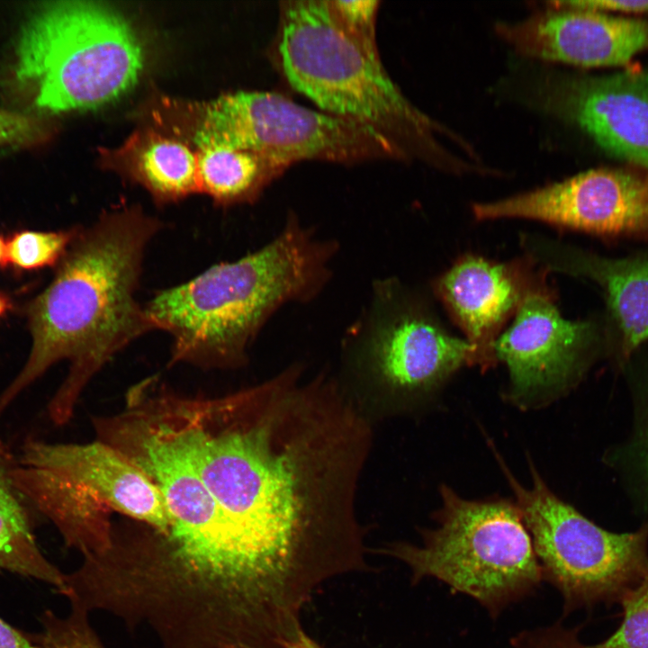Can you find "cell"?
Wrapping results in <instances>:
<instances>
[{
	"label": "cell",
	"mask_w": 648,
	"mask_h": 648,
	"mask_svg": "<svg viewBox=\"0 0 648 648\" xmlns=\"http://www.w3.org/2000/svg\"><path fill=\"white\" fill-rule=\"evenodd\" d=\"M337 248L292 216L261 248L158 292L145 309L155 329L172 338L169 364L243 366L277 310L309 302L324 288Z\"/></svg>",
	"instance_id": "cell-2"
},
{
	"label": "cell",
	"mask_w": 648,
	"mask_h": 648,
	"mask_svg": "<svg viewBox=\"0 0 648 648\" xmlns=\"http://www.w3.org/2000/svg\"><path fill=\"white\" fill-rule=\"evenodd\" d=\"M11 308V302L8 297L0 292V318L3 317Z\"/></svg>",
	"instance_id": "cell-30"
},
{
	"label": "cell",
	"mask_w": 648,
	"mask_h": 648,
	"mask_svg": "<svg viewBox=\"0 0 648 648\" xmlns=\"http://www.w3.org/2000/svg\"><path fill=\"white\" fill-rule=\"evenodd\" d=\"M6 266V240L0 234V266Z\"/></svg>",
	"instance_id": "cell-31"
},
{
	"label": "cell",
	"mask_w": 648,
	"mask_h": 648,
	"mask_svg": "<svg viewBox=\"0 0 648 648\" xmlns=\"http://www.w3.org/2000/svg\"><path fill=\"white\" fill-rule=\"evenodd\" d=\"M14 482L35 514L48 519L66 547L82 556L111 542L112 515L164 533L170 516L150 480L106 443H54L26 439L13 471Z\"/></svg>",
	"instance_id": "cell-6"
},
{
	"label": "cell",
	"mask_w": 648,
	"mask_h": 648,
	"mask_svg": "<svg viewBox=\"0 0 648 648\" xmlns=\"http://www.w3.org/2000/svg\"><path fill=\"white\" fill-rule=\"evenodd\" d=\"M14 77L39 110L64 112L109 104L135 86L142 45L129 22L99 3L50 2L24 22Z\"/></svg>",
	"instance_id": "cell-5"
},
{
	"label": "cell",
	"mask_w": 648,
	"mask_h": 648,
	"mask_svg": "<svg viewBox=\"0 0 648 648\" xmlns=\"http://www.w3.org/2000/svg\"><path fill=\"white\" fill-rule=\"evenodd\" d=\"M627 374L630 429L605 451L603 461L617 477L642 522H648V366L631 368Z\"/></svg>",
	"instance_id": "cell-20"
},
{
	"label": "cell",
	"mask_w": 648,
	"mask_h": 648,
	"mask_svg": "<svg viewBox=\"0 0 648 648\" xmlns=\"http://www.w3.org/2000/svg\"><path fill=\"white\" fill-rule=\"evenodd\" d=\"M162 222L141 208L122 206L76 227L50 283L25 309L28 356L0 393V418L55 364L68 374L47 405L50 419L65 425L103 367L131 342L154 331L137 301L147 248Z\"/></svg>",
	"instance_id": "cell-1"
},
{
	"label": "cell",
	"mask_w": 648,
	"mask_h": 648,
	"mask_svg": "<svg viewBox=\"0 0 648 648\" xmlns=\"http://www.w3.org/2000/svg\"><path fill=\"white\" fill-rule=\"evenodd\" d=\"M364 324L355 366L384 400L400 403L427 396L472 365L471 345L446 328L428 297L396 279L375 288Z\"/></svg>",
	"instance_id": "cell-10"
},
{
	"label": "cell",
	"mask_w": 648,
	"mask_h": 648,
	"mask_svg": "<svg viewBox=\"0 0 648 648\" xmlns=\"http://www.w3.org/2000/svg\"><path fill=\"white\" fill-rule=\"evenodd\" d=\"M553 4H556V7L586 9L598 12L642 13L648 11V1H572Z\"/></svg>",
	"instance_id": "cell-27"
},
{
	"label": "cell",
	"mask_w": 648,
	"mask_h": 648,
	"mask_svg": "<svg viewBox=\"0 0 648 648\" xmlns=\"http://www.w3.org/2000/svg\"><path fill=\"white\" fill-rule=\"evenodd\" d=\"M14 464L15 454L0 434V571L42 581L60 594L66 587V573L44 555L37 543L36 514L14 482Z\"/></svg>",
	"instance_id": "cell-18"
},
{
	"label": "cell",
	"mask_w": 648,
	"mask_h": 648,
	"mask_svg": "<svg viewBox=\"0 0 648 648\" xmlns=\"http://www.w3.org/2000/svg\"><path fill=\"white\" fill-rule=\"evenodd\" d=\"M0 648H38L32 634L23 633L0 617Z\"/></svg>",
	"instance_id": "cell-28"
},
{
	"label": "cell",
	"mask_w": 648,
	"mask_h": 648,
	"mask_svg": "<svg viewBox=\"0 0 648 648\" xmlns=\"http://www.w3.org/2000/svg\"><path fill=\"white\" fill-rule=\"evenodd\" d=\"M102 158L107 167L147 189L158 203L199 192L196 152L153 128L137 130L121 147L103 151Z\"/></svg>",
	"instance_id": "cell-17"
},
{
	"label": "cell",
	"mask_w": 648,
	"mask_h": 648,
	"mask_svg": "<svg viewBox=\"0 0 648 648\" xmlns=\"http://www.w3.org/2000/svg\"><path fill=\"white\" fill-rule=\"evenodd\" d=\"M248 648V647H235ZM274 648H323L312 639L303 628L300 629L293 636L282 642Z\"/></svg>",
	"instance_id": "cell-29"
},
{
	"label": "cell",
	"mask_w": 648,
	"mask_h": 648,
	"mask_svg": "<svg viewBox=\"0 0 648 648\" xmlns=\"http://www.w3.org/2000/svg\"><path fill=\"white\" fill-rule=\"evenodd\" d=\"M619 603L622 620L618 627L593 648H648V570Z\"/></svg>",
	"instance_id": "cell-23"
},
{
	"label": "cell",
	"mask_w": 648,
	"mask_h": 648,
	"mask_svg": "<svg viewBox=\"0 0 648 648\" xmlns=\"http://www.w3.org/2000/svg\"><path fill=\"white\" fill-rule=\"evenodd\" d=\"M196 148L249 150L286 167L304 159L354 163L403 158L375 130L294 103L274 92L236 91L188 106Z\"/></svg>",
	"instance_id": "cell-9"
},
{
	"label": "cell",
	"mask_w": 648,
	"mask_h": 648,
	"mask_svg": "<svg viewBox=\"0 0 648 648\" xmlns=\"http://www.w3.org/2000/svg\"><path fill=\"white\" fill-rule=\"evenodd\" d=\"M478 221L523 219L596 235L648 232V178L591 169L565 180L471 205Z\"/></svg>",
	"instance_id": "cell-12"
},
{
	"label": "cell",
	"mask_w": 648,
	"mask_h": 648,
	"mask_svg": "<svg viewBox=\"0 0 648 648\" xmlns=\"http://www.w3.org/2000/svg\"><path fill=\"white\" fill-rule=\"evenodd\" d=\"M494 348L508 372L509 396L526 405L580 381L599 353V328L591 320L565 319L549 286L523 301Z\"/></svg>",
	"instance_id": "cell-11"
},
{
	"label": "cell",
	"mask_w": 648,
	"mask_h": 648,
	"mask_svg": "<svg viewBox=\"0 0 648 648\" xmlns=\"http://www.w3.org/2000/svg\"><path fill=\"white\" fill-rule=\"evenodd\" d=\"M437 526L419 545L397 542L382 551L409 566L414 581L432 577L476 599L492 615L543 580L531 536L516 503L470 500L440 490Z\"/></svg>",
	"instance_id": "cell-7"
},
{
	"label": "cell",
	"mask_w": 648,
	"mask_h": 648,
	"mask_svg": "<svg viewBox=\"0 0 648 648\" xmlns=\"http://www.w3.org/2000/svg\"><path fill=\"white\" fill-rule=\"evenodd\" d=\"M512 644L514 648H593L580 641L578 629L561 623L521 632L512 639Z\"/></svg>",
	"instance_id": "cell-26"
},
{
	"label": "cell",
	"mask_w": 648,
	"mask_h": 648,
	"mask_svg": "<svg viewBox=\"0 0 648 648\" xmlns=\"http://www.w3.org/2000/svg\"><path fill=\"white\" fill-rule=\"evenodd\" d=\"M50 135V125L42 118L0 107V147H33Z\"/></svg>",
	"instance_id": "cell-25"
},
{
	"label": "cell",
	"mask_w": 648,
	"mask_h": 648,
	"mask_svg": "<svg viewBox=\"0 0 648 648\" xmlns=\"http://www.w3.org/2000/svg\"><path fill=\"white\" fill-rule=\"evenodd\" d=\"M199 192L221 206L253 202L287 167L258 153L222 146L197 148Z\"/></svg>",
	"instance_id": "cell-19"
},
{
	"label": "cell",
	"mask_w": 648,
	"mask_h": 648,
	"mask_svg": "<svg viewBox=\"0 0 648 648\" xmlns=\"http://www.w3.org/2000/svg\"><path fill=\"white\" fill-rule=\"evenodd\" d=\"M65 616L47 609L40 616V630L32 634L38 648H107L90 622V613L69 605Z\"/></svg>",
	"instance_id": "cell-22"
},
{
	"label": "cell",
	"mask_w": 648,
	"mask_h": 648,
	"mask_svg": "<svg viewBox=\"0 0 648 648\" xmlns=\"http://www.w3.org/2000/svg\"><path fill=\"white\" fill-rule=\"evenodd\" d=\"M555 8L499 22L495 31L520 55L582 67L626 64L648 46V24L643 21Z\"/></svg>",
	"instance_id": "cell-15"
},
{
	"label": "cell",
	"mask_w": 648,
	"mask_h": 648,
	"mask_svg": "<svg viewBox=\"0 0 648 648\" xmlns=\"http://www.w3.org/2000/svg\"><path fill=\"white\" fill-rule=\"evenodd\" d=\"M343 32L369 56L381 58L376 41L378 0H326Z\"/></svg>",
	"instance_id": "cell-24"
},
{
	"label": "cell",
	"mask_w": 648,
	"mask_h": 648,
	"mask_svg": "<svg viewBox=\"0 0 648 648\" xmlns=\"http://www.w3.org/2000/svg\"><path fill=\"white\" fill-rule=\"evenodd\" d=\"M278 52L293 89L322 112L370 128L404 158L415 157L459 173L460 158L440 136L450 133L417 108L375 58L356 46L338 26L326 0L281 3ZM452 171V170H451Z\"/></svg>",
	"instance_id": "cell-3"
},
{
	"label": "cell",
	"mask_w": 648,
	"mask_h": 648,
	"mask_svg": "<svg viewBox=\"0 0 648 648\" xmlns=\"http://www.w3.org/2000/svg\"><path fill=\"white\" fill-rule=\"evenodd\" d=\"M547 274L525 255L500 262L465 253L432 281L433 293L473 349L472 365H496L504 326L529 294L550 286Z\"/></svg>",
	"instance_id": "cell-13"
},
{
	"label": "cell",
	"mask_w": 648,
	"mask_h": 648,
	"mask_svg": "<svg viewBox=\"0 0 648 648\" xmlns=\"http://www.w3.org/2000/svg\"><path fill=\"white\" fill-rule=\"evenodd\" d=\"M523 255L548 274L588 278L605 292L625 360L648 340V255L608 258L553 238L522 233Z\"/></svg>",
	"instance_id": "cell-16"
},
{
	"label": "cell",
	"mask_w": 648,
	"mask_h": 648,
	"mask_svg": "<svg viewBox=\"0 0 648 648\" xmlns=\"http://www.w3.org/2000/svg\"><path fill=\"white\" fill-rule=\"evenodd\" d=\"M505 472L543 579L560 591L565 612L619 603L648 570V522L630 532L609 531L561 500L533 466L530 487Z\"/></svg>",
	"instance_id": "cell-8"
},
{
	"label": "cell",
	"mask_w": 648,
	"mask_h": 648,
	"mask_svg": "<svg viewBox=\"0 0 648 648\" xmlns=\"http://www.w3.org/2000/svg\"><path fill=\"white\" fill-rule=\"evenodd\" d=\"M541 93L546 110L575 122L611 155L648 168V71L550 78Z\"/></svg>",
	"instance_id": "cell-14"
},
{
	"label": "cell",
	"mask_w": 648,
	"mask_h": 648,
	"mask_svg": "<svg viewBox=\"0 0 648 648\" xmlns=\"http://www.w3.org/2000/svg\"><path fill=\"white\" fill-rule=\"evenodd\" d=\"M76 229L14 232L6 240V265L24 271L56 266L72 241Z\"/></svg>",
	"instance_id": "cell-21"
},
{
	"label": "cell",
	"mask_w": 648,
	"mask_h": 648,
	"mask_svg": "<svg viewBox=\"0 0 648 648\" xmlns=\"http://www.w3.org/2000/svg\"><path fill=\"white\" fill-rule=\"evenodd\" d=\"M96 439L137 466L161 493L168 529L153 533V561L164 577L184 584L216 586L242 580L248 560L159 400L141 394L122 410L95 418Z\"/></svg>",
	"instance_id": "cell-4"
}]
</instances>
